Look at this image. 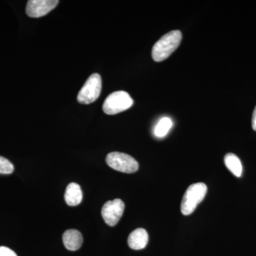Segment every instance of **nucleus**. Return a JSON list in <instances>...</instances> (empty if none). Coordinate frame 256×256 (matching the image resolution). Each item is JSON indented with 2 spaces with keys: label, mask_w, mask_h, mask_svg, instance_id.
I'll return each instance as SVG.
<instances>
[{
  "label": "nucleus",
  "mask_w": 256,
  "mask_h": 256,
  "mask_svg": "<svg viewBox=\"0 0 256 256\" xmlns=\"http://www.w3.org/2000/svg\"><path fill=\"white\" fill-rule=\"evenodd\" d=\"M64 246L69 250H78L82 244V234L75 229L66 230L63 235Z\"/></svg>",
  "instance_id": "9"
},
{
  "label": "nucleus",
  "mask_w": 256,
  "mask_h": 256,
  "mask_svg": "<svg viewBox=\"0 0 256 256\" xmlns=\"http://www.w3.org/2000/svg\"><path fill=\"white\" fill-rule=\"evenodd\" d=\"M101 90H102V79L100 74H92L79 92L77 96V100L79 104H84V105L92 104L98 98Z\"/></svg>",
  "instance_id": "4"
},
{
  "label": "nucleus",
  "mask_w": 256,
  "mask_h": 256,
  "mask_svg": "<svg viewBox=\"0 0 256 256\" xmlns=\"http://www.w3.org/2000/svg\"><path fill=\"white\" fill-rule=\"evenodd\" d=\"M149 236L146 229L137 228L133 230L128 237V246L133 250H141L148 245Z\"/></svg>",
  "instance_id": "8"
},
{
  "label": "nucleus",
  "mask_w": 256,
  "mask_h": 256,
  "mask_svg": "<svg viewBox=\"0 0 256 256\" xmlns=\"http://www.w3.org/2000/svg\"><path fill=\"white\" fill-rule=\"evenodd\" d=\"M60 3L58 0H30L26 4V13L32 18L45 16Z\"/></svg>",
  "instance_id": "7"
},
{
  "label": "nucleus",
  "mask_w": 256,
  "mask_h": 256,
  "mask_svg": "<svg viewBox=\"0 0 256 256\" xmlns=\"http://www.w3.org/2000/svg\"><path fill=\"white\" fill-rule=\"evenodd\" d=\"M14 165L6 158L0 156V174H10L14 172Z\"/></svg>",
  "instance_id": "13"
},
{
  "label": "nucleus",
  "mask_w": 256,
  "mask_h": 256,
  "mask_svg": "<svg viewBox=\"0 0 256 256\" xmlns=\"http://www.w3.org/2000/svg\"><path fill=\"white\" fill-rule=\"evenodd\" d=\"M172 127V120L170 118H162L154 128V136L158 138H164Z\"/></svg>",
  "instance_id": "12"
},
{
  "label": "nucleus",
  "mask_w": 256,
  "mask_h": 256,
  "mask_svg": "<svg viewBox=\"0 0 256 256\" xmlns=\"http://www.w3.org/2000/svg\"><path fill=\"white\" fill-rule=\"evenodd\" d=\"M124 204L120 198L106 202L101 210V215L108 225L114 226L124 214Z\"/></svg>",
  "instance_id": "6"
},
{
  "label": "nucleus",
  "mask_w": 256,
  "mask_h": 256,
  "mask_svg": "<svg viewBox=\"0 0 256 256\" xmlns=\"http://www.w3.org/2000/svg\"><path fill=\"white\" fill-rule=\"evenodd\" d=\"M224 163L229 171L237 178H240L242 166L240 159L233 153H228L224 156Z\"/></svg>",
  "instance_id": "11"
},
{
  "label": "nucleus",
  "mask_w": 256,
  "mask_h": 256,
  "mask_svg": "<svg viewBox=\"0 0 256 256\" xmlns=\"http://www.w3.org/2000/svg\"><path fill=\"white\" fill-rule=\"evenodd\" d=\"M182 40V34L178 30H174L161 37L156 42L152 50L153 60L161 62L166 60L178 46Z\"/></svg>",
  "instance_id": "1"
},
{
  "label": "nucleus",
  "mask_w": 256,
  "mask_h": 256,
  "mask_svg": "<svg viewBox=\"0 0 256 256\" xmlns=\"http://www.w3.org/2000/svg\"><path fill=\"white\" fill-rule=\"evenodd\" d=\"M252 129L256 131V106L254 109V114H252Z\"/></svg>",
  "instance_id": "15"
},
{
  "label": "nucleus",
  "mask_w": 256,
  "mask_h": 256,
  "mask_svg": "<svg viewBox=\"0 0 256 256\" xmlns=\"http://www.w3.org/2000/svg\"><path fill=\"white\" fill-rule=\"evenodd\" d=\"M133 100L127 92L120 90L112 92L106 98L102 110L107 114H116L127 110L133 105Z\"/></svg>",
  "instance_id": "3"
},
{
  "label": "nucleus",
  "mask_w": 256,
  "mask_h": 256,
  "mask_svg": "<svg viewBox=\"0 0 256 256\" xmlns=\"http://www.w3.org/2000/svg\"><path fill=\"white\" fill-rule=\"evenodd\" d=\"M106 162L112 169L127 174L136 172L139 168L138 162L132 156L118 152L109 153Z\"/></svg>",
  "instance_id": "5"
},
{
  "label": "nucleus",
  "mask_w": 256,
  "mask_h": 256,
  "mask_svg": "<svg viewBox=\"0 0 256 256\" xmlns=\"http://www.w3.org/2000/svg\"><path fill=\"white\" fill-rule=\"evenodd\" d=\"M64 198L68 206H75L80 204L82 200V193L78 184H69L66 190Z\"/></svg>",
  "instance_id": "10"
},
{
  "label": "nucleus",
  "mask_w": 256,
  "mask_h": 256,
  "mask_svg": "<svg viewBox=\"0 0 256 256\" xmlns=\"http://www.w3.org/2000/svg\"><path fill=\"white\" fill-rule=\"evenodd\" d=\"M0 256H18L12 250L8 247H0Z\"/></svg>",
  "instance_id": "14"
},
{
  "label": "nucleus",
  "mask_w": 256,
  "mask_h": 256,
  "mask_svg": "<svg viewBox=\"0 0 256 256\" xmlns=\"http://www.w3.org/2000/svg\"><path fill=\"white\" fill-rule=\"evenodd\" d=\"M207 186L204 183L190 185L182 200L181 212L183 215L191 214L206 196Z\"/></svg>",
  "instance_id": "2"
}]
</instances>
